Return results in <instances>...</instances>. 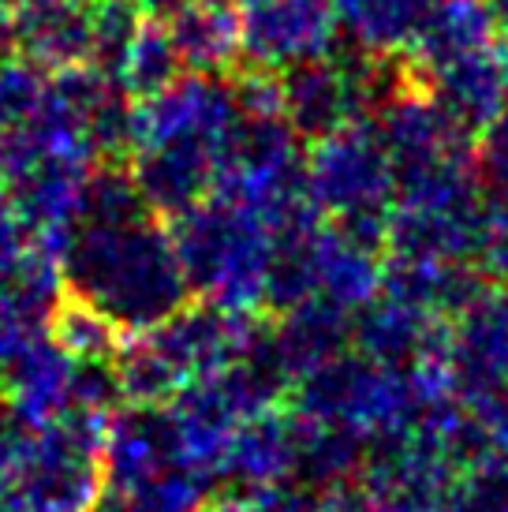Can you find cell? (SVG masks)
<instances>
[{"mask_svg":"<svg viewBox=\"0 0 508 512\" xmlns=\"http://www.w3.org/2000/svg\"><path fill=\"white\" fill-rule=\"evenodd\" d=\"M475 172L486 191H508V109L475 135Z\"/></svg>","mask_w":508,"mask_h":512,"instance_id":"4dcf8cb0","label":"cell"},{"mask_svg":"<svg viewBox=\"0 0 508 512\" xmlns=\"http://www.w3.org/2000/svg\"><path fill=\"white\" fill-rule=\"evenodd\" d=\"M64 296L101 311L127 337L161 326L191 303L169 225L154 214L79 225L60 258Z\"/></svg>","mask_w":508,"mask_h":512,"instance_id":"6da1fadb","label":"cell"},{"mask_svg":"<svg viewBox=\"0 0 508 512\" xmlns=\"http://www.w3.org/2000/svg\"><path fill=\"white\" fill-rule=\"evenodd\" d=\"M71 374L75 359L49 333L34 341L23 356L0 370V393L12 408L19 430L53 423L71 408Z\"/></svg>","mask_w":508,"mask_h":512,"instance_id":"e0dca14e","label":"cell"},{"mask_svg":"<svg viewBox=\"0 0 508 512\" xmlns=\"http://www.w3.org/2000/svg\"><path fill=\"white\" fill-rule=\"evenodd\" d=\"M449 512H508V460L494 453L460 464L449 490Z\"/></svg>","mask_w":508,"mask_h":512,"instance_id":"83f0119b","label":"cell"},{"mask_svg":"<svg viewBox=\"0 0 508 512\" xmlns=\"http://www.w3.org/2000/svg\"><path fill=\"white\" fill-rule=\"evenodd\" d=\"M169 232L191 296L221 311L262 314L273 236L251 210L206 195L187 214L172 217Z\"/></svg>","mask_w":508,"mask_h":512,"instance_id":"7a4b0ae2","label":"cell"},{"mask_svg":"<svg viewBox=\"0 0 508 512\" xmlns=\"http://www.w3.org/2000/svg\"><path fill=\"white\" fill-rule=\"evenodd\" d=\"M497 30L501 27L486 0H430L408 45V64L423 79L452 60L486 49L497 38Z\"/></svg>","mask_w":508,"mask_h":512,"instance_id":"d6986e66","label":"cell"},{"mask_svg":"<svg viewBox=\"0 0 508 512\" xmlns=\"http://www.w3.org/2000/svg\"><path fill=\"white\" fill-rule=\"evenodd\" d=\"M217 150L202 143H161L131 150V180L142 206L161 221L187 214L213 191Z\"/></svg>","mask_w":508,"mask_h":512,"instance_id":"4fadbf2b","label":"cell"},{"mask_svg":"<svg viewBox=\"0 0 508 512\" xmlns=\"http://www.w3.org/2000/svg\"><path fill=\"white\" fill-rule=\"evenodd\" d=\"M449 337V318L415 307L408 299L378 292L352 314V348L378 363L408 367Z\"/></svg>","mask_w":508,"mask_h":512,"instance_id":"2e32d148","label":"cell"},{"mask_svg":"<svg viewBox=\"0 0 508 512\" xmlns=\"http://www.w3.org/2000/svg\"><path fill=\"white\" fill-rule=\"evenodd\" d=\"M307 187L325 217L389 214L396 195L393 157L381 143L374 116H355L337 131L314 139L303 154Z\"/></svg>","mask_w":508,"mask_h":512,"instance_id":"5b68a950","label":"cell"},{"mask_svg":"<svg viewBox=\"0 0 508 512\" xmlns=\"http://www.w3.org/2000/svg\"><path fill=\"white\" fill-rule=\"evenodd\" d=\"M475 427H479L482 449L508 460V389L497 393L490 404H482L479 412H471Z\"/></svg>","mask_w":508,"mask_h":512,"instance_id":"1f68e13d","label":"cell"},{"mask_svg":"<svg viewBox=\"0 0 508 512\" xmlns=\"http://www.w3.org/2000/svg\"><path fill=\"white\" fill-rule=\"evenodd\" d=\"M15 8L19 0H0V57L15 53Z\"/></svg>","mask_w":508,"mask_h":512,"instance_id":"e575fe53","label":"cell"},{"mask_svg":"<svg viewBox=\"0 0 508 512\" xmlns=\"http://www.w3.org/2000/svg\"><path fill=\"white\" fill-rule=\"evenodd\" d=\"M217 479L187 464H176L165 475L131 490H105L98 512H206Z\"/></svg>","mask_w":508,"mask_h":512,"instance_id":"d4e9b609","label":"cell"},{"mask_svg":"<svg viewBox=\"0 0 508 512\" xmlns=\"http://www.w3.org/2000/svg\"><path fill=\"white\" fill-rule=\"evenodd\" d=\"M363 464H367V438L363 434L337 427V423H318V419L299 415L296 483L311 486L318 494H333V490L359 483Z\"/></svg>","mask_w":508,"mask_h":512,"instance_id":"603a6c76","label":"cell"},{"mask_svg":"<svg viewBox=\"0 0 508 512\" xmlns=\"http://www.w3.org/2000/svg\"><path fill=\"white\" fill-rule=\"evenodd\" d=\"M449 370L467 412H479L508 389V285L490 281L449 318Z\"/></svg>","mask_w":508,"mask_h":512,"instance_id":"ba28073f","label":"cell"},{"mask_svg":"<svg viewBox=\"0 0 508 512\" xmlns=\"http://www.w3.org/2000/svg\"><path fill=\"white\" fill-rule=\"evenodd\" d=\"M165 27L184 60V72L228 75L240 64V23L228 4L217 0H180Z\"/></svg>","mask_w":508,"mask_h":512,"instance_id":"44dd1931","label":"cell"},{"mask_svg":"<svg viewBox=\"0 0 508 512\" xmlns=\"http://www.w3.org/2000/svg\"><path fill=\"white\" fill-rule=\"evenodd\" d=\"M325 505H329V512H374L363 501V494H359V486H344V490H333V494H322Z\"/></svg>","mask_w":508,"mask_h":512,"instance_id":"836d02e7","label":"cell"},{"mask_svg":"<svg viewBox=\"0 0 508 512\" xmlns=\"http://www.w3.org/2000/svg\"><path fill=\"white\" fill-rule=\"evenodd\" d=\"M236 23L243 68L262 72L329 57L340 42L333 0H240Z\"/></svg>","mask_w":508,"mask_h":512,"instance_id":"52a82bcc","label":"cell"},{"mask_svg":"<svg viewBox=\"0 0 508 512\" xmlns=\"http://www.w3.org/2000/svg\"><path fill=\"white\" fill-rule=\"evenodd\" d=\"M381 270H385V255L381 251L352 240V236H344L325 217L322 228H318V240H314L318 296H325L329 303H337L348 314H355L381 292Z\"/></svg>","mask_w":508,"mask_h":512,"instance_id":"7402d4cb","label":"cell"},{"mask_svg":"<svg viewBox=\"0 0 508 512\" xmlns=\"http://www.w3.org/2000/svg\"><path fill=\"white\" fill-rule=\"evenodd\" d=\"M441 113L471 139L508 109V30L464 60H452L419 79Z\"/></svg>","mask_w":508,"mask_h":512,"instance_id":"30bf717a","label":"cell"},{"mask_svg":"<svg viewBox=\"0 0 508 512\" xmlns=\"http://www.w3.org/2000/svg\"><path fill=\"white\" fill-rule=\"evenodd\" d=\"M45 83H49V72L34 60L19 53L0 57V135L27 128L34 120V113L42 109Z\"/></svg>","mask_w":508,"mask_h":512,"instance_id":"f1b7e54d","label":"cell"},{"mask_svg":"<svg viewBox=\"0 0 508 512\" xmlns=\"http://www.w3.org/2000/svg\"><path fill=\"white\" fill-rule=\"evenodd\" d=\"M217 4H228V0H217Z\"/></svg>","mask_w":508,"mask_h":512,"instance_id":"f35d334b","label":"cell"},{"mask_svg":"<svg viewBox=\"0 0 508 512\" xmlns=\"http://www.w3.org/2000/svg\"><path fill=\"white\" fill-rule=\"evenodd\" d=\"M482 273L494 285H508V191H486L482 202V240L479 258Z\"/></svg>","mask_w":508,"mask_h":512,"instance_id":"f546056e","label":"cell"},{"mask_svg":"<svg viewBox=\"0 0 508 512\" xmlns=\"http://www.w3.org/2000/svg\"><path fill=\"white\" fill-rule=\"evenodd\" d=\"M64 296L60 258L30 243L19 266L0 277V370L49 333V318Z\"/></svg>","mask_w":508,"mask_h":512,"instance_id":"8fae6325","label":"cell"},{"mask_svg":"<svg viewBox=\"0 0 508 512\" xmlns=\"http://www.w3.org/2000/svg\"><path fill=\"white\" fill-rule=\"evenodd\" d=\"M139 12H146V15H169L180 0H131Z\"/></svg>","mask_w":508,"mask_h":512,"instance_id":"d590c367","label":"cell"},{"mask_svg":"<svg viewBox=\"0 0 508 512\" xmlns=\"http://www.w3.org/2000/svg\"><path fill=\"white\" fill-rule=\"evenodd\" d=\"M266 333L281 370L296 385L299 378H307L352 348V314L325 296H311L273 314V322H266Z\"/></svg>","mask_w":508,"mask_h":512,"instance_id":"9a60e30c","label":"cell"},{"mask_svg":"<svg viewBox=\"0 0 508 512\" xmlns=\"http://www.w3.org/2000/svg\"><path fill=\"white\" fill-rule=\"evenodd\" d=\"M180 464V445L165 404H120L105 419L101 471L105 490H131Z\"/></svg>","mask_w":508,"mask_h":512,"instance_id":"9c48e42d","label":"cell"},{"mask_svg":"<svg viewBox=\"0 0 508 512\" xmlns=\"http://www.w3.org/2000/svg\"><path fill=\"white\" fill-rule=\"evenodd\" d=\"M19 423L12 419V408L0 393V498H8L12 490V475H15V449H19Z\"/></svg>","mask_w":508,"mask_h":512,"instance_id":"d6a6232c","label":"cell"},{"mask_svg":"<svg viewBox=\"0 0 508 512\" xmlns=\"http://www.w3.org/2000/svg\"><path fill=\"white\" fill-rule=\"evenodd\" d=\"M430 0H333L340 38L367 57L408 53Z\"/></svg>","mask_w":508,"mask_h":512,"instance_id":"cb8c5ba5","label":"cell"},{"mask_svg":"<svg viewBox=\"0 0 508 512\" xmlns=\"http://www.w3.org/2000/svg\"><path fill=\"white\" fill-rule=\"evenodd\" d=\"M482 202L479 206L393 202L389 232H385V255L426 258V262H475L482 240Z\"/></svg>","mask_w":508,"mask_h":512,"instance_id":"5bb4252c","label":"cell"},{"mask_svg":"<svg viewBox=\"0 0 508 512\" xmlns=\"http://www.w3.org/2000/svg\"><path fill=\"white\" fill-rule=\"evenodd\" d=\"M109 415L64 412L19 434L8 498L27 512H98L105 498L101 434Z\"/></svg>","mask_w":508,"mask_h":512,"instance_id":"277c9868","label":"cell"},{"mask_svg":"<svg viewBox=\"0 0 508 512\" xmlns=\"http://www.w3.org/2000/svg\"><path fill=\"white\" fill-rule=\"evenodd\" d=\"M299 456V415L284 404L247 415L232 430L228 449L221 456V479L236 490L296 483Z\"/></svg>","mask_w":508,"mask_h":512,"instance_id":"7c38bea8","label":"cell"},{"mask_svg":"<svg viewBox=\"0 0 508 512\" xmlns=\"http://www.w3.org/2000/svg\"><path fill=\"white\" fill-rule=\"evenodd\" d=\"M49 337L71 359H116L127 341L124 329L75 296H60L57 311L49 318Z\"/></svg>","mask_w":508,"mask_h":512,"instance_id":"4316f807","label":"cell"},{"mask_svg":"<svg viewBox=\"0 0 508 512\" xmlns=\"http://www.w3.org/2000/svg\"><path fill=\"white\" fill-rule=\"evenodd\" d=\"M240 105L228 75L184 72L176 83L135 101L131 113V150L161 143H202L221 146L228 128L236 124Z\"/></svg>","mask_w":508,"mask_h":512,"instance_id":"8992f818","label":"cell"},{"mask_svg":"<svg viewBox=\"0 0 508 512\" xmlns=\"http://www.w3.org/2000/svg\"><path fill=\"white\" fill-rule=\"evenodd\" d=\"M15 53L45 72L90 64V0H19Z\"/></svg>","mask_w":508,"mask_h":512,"instance_id":"ac0fdd59","label":"cell"},{"mask_svg":"<svg viewBox=\"0 0 508 512\" xmlns=\"http://www.w3.org/2000/svg\"><path fill=\"white\" fill-rule=\"evenodd\" d=\"M0 512H27L15 498H0Z\"/></svg>","mask_w":508,"mask_h":512,"instance_id":"74e56055","label":"cell"},{"mask_svg":"<svg viewBox=\"0 0 508 512\" xmlns=\"http://www.w3.org/2000/svg\"><path fill=\"white\" fill-rule=\"evenodd\" d=\"M292 408L303 419L355 430L370 445L411 434L423 404L408 367L378 363L348 348L292 385Z\"/></svg>","mask_w":508,"mask_h":512,"instance_id":"3957f363","label":"cell"},{"mask_svg":"<svg viewBox=\"0 0 508 512\" xmlns=\"http://www.w3.org/2000/svg\"><path fill=\"white\" fill-rule=\"evenodd\" d=\"M184 75V60L172 45V34L165 27V15H142L135 38L127 45L116 83L124 86L131 98H150L157 90H165Z\"/></svg>","mask_w":508,"mask_h":512,"instance_id":"484cf974","label":"cell"},{"mask_svg":"<svg viewBox=\"0 0 508 512\" xmlns=\"http://www.w3.org/2000/svg\"><path fill=\"white\" fill-rule=\"evenodd\" d=\"M486 4H490V12H494L497 27L508 30V0H486Z\"/></svg>","mask_w":508,"mask_h":512,"instance_id":"8d00e7d4","label":"cell"},{"mask_svg":"<svg viewBox=\"0 0 508 512\" xmlns=\"http://www.w3.org/2000/svg\"><path fill=\"white\" fill-rule=\"evenodd\" d=\"M486 285L490 277L482 273L479 262H426V258L385 255L381 270V292L408 299L438 318H456Z\"/></svg>","mask_w":508,"mask_h":512,"instance_id":"ffe728a7","label":"cell"}]
</instances>
